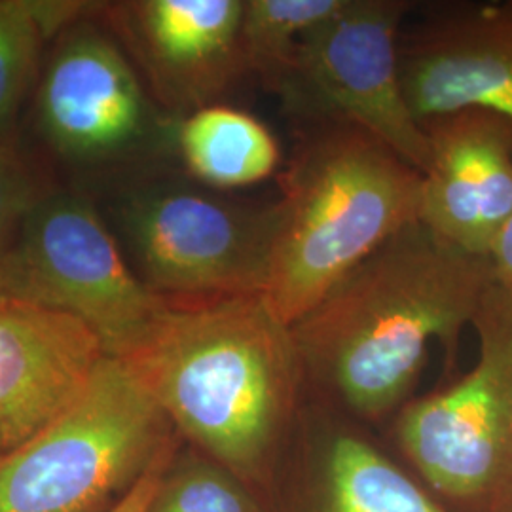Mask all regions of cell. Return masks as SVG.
<instances>
[{
  "label": "cell",
  "mask_w": 512,
  "mask_h": 512,
  "mask_svg": "<svg viewBox=\"0 0 512 512\" xmlns=\"http://www.w3.org/2000/svg\"><path fill=\"white\" fill-rule=\"evenodd\" d=\"M492 283L486 256L406 226L291 327L304 380L363 420L384 418L408 399L433 340L456 351Z\"/></svg>",
  "instance_id": "obj_1"
},
{
  "label": "cell",
  "mask_w": 512,
  "mask_h": 512,
  "mask_svg": "<svg viewBox=\"0 0 512 512\" xmlns=\"http://www.w3.org/2000/svg\"><path fill=\"white\" fill-rule=\"evenodd\" d=\"M122 361L171 425L239 478L274 454L304 384L291 327L262 294L165 298Z\"/></svg>",
  "instance_id": "obj_2"
},
{
  "label": "cell",
  "mask_w": 512,
  "mask_h": 512,
  "mask_svg": "<svg viewBox=\"0 0 512 512\" xmlns=\"http://www.w3.org/2000/svg\"><path fill=\"white\" fill-rule=\"evenodd\" d=\"M281 186L262 298L287 327L387 239L420 222L423 175L382 139L349 124L321 122L311 131Z\"/></svg>",
  "instance_id": "obj_3"
},
{
  "label": "cell",
  "mask_w": 512,
  "mask_h": 512,
  "mask_svg": "<svg viewBox=\"0 0 512 512\" xmlns=\"http://www.w3.org/2000/svg\"><path fill=\"white\" fill-rule=\"evenodd\" d=\"M171 421L126 361L92 382L35 439L0 459V512H86L167 448Z\"/></svg>",
  "instance_id": "obj_4"
},
{
  "label": "cell",
  "mask_w": 512,
  "mask_h": 512,
  "mask_svg": "<svg viewBox=\"0 0 512 512\" xmlns=\"http://www.w3.org/2000/svg\"><path fill=\"white\" fill-rule=\"evenodd\" d=\"M475 366L406 404L397 439L437 494L463 512H512V294L495 283L473 321Z\"/></svg>",
  "instance_id": "obj_5"
},
{
  "label": "cell",
  "mask_w": 512,
  "mask_h": 512,
  "mask_svg": "<svg viewBox=\"0 0 512 512\" xmlns=\"http://www.w3.org/2000/svg\"><path fill=\"white\" fill-rule=\"evenodd\" d=\"M0 298L73 313L124 359L164 310L129 268L92 205L73 194L40 196L0 264Z\"/></svg>",
  "instance_id": "obj_6"
},
{
  "label": "cell",
  "mask_w": 512,
  "mask_h": 512,
  "mask_svg": "<svg viewBox=\"0 0 512 512\" xmlns=\"http://www.w3.org/2000/svg\"><path fill=\"white\" fill-rule=\"evenodd\" d=\"M408 10L401 0H346L298 40L274 92L294 112L365 129L423 173L429 139L401 80L399 27Z\"/></svg>",
  "instance_id": "obj_7"
},
{
  "label": "cell",
  "mask_w": 512,
  "mask_h": 512,
  "mask_svg": "<svg viewBox=\"0 0 512 512\" xmlns=\"http://www.w3.org/2000/svg\"><path fill=\"white\" fill-rule=\"evenodd\" d=\"M122 222L143 281L164 298L264 294L277 209L243 207L190 190H152Z\"/></svg>",
  "instance_id": "obj_8"
},
{
  "label": "cell",
  "mask_w": 512,
  "mask_h": 512,
  "mask_svg": "<svg viewBox=\"0 0 512 512\" xmlns=\"http://www.w3.org/2000/svg\"><path fill=\"white\" fill-rule=\"evenodd\" d=\"M105 357L101 338L73 313L0 298V459L54 423Z\"/></svg>",
  "instance_id": "obj_9"
},
{
  "label": "cell",
  "mask_w": 512,
  "mask_h": 512,
  "mask_svg": "<svg viewBox=\"0 0 512 512\" xmlns=\"http://www.w3.org/2000/svg\"><path fill=\"white\" fill-rule=\"evenodd\" d=\"M429 164L421 186L420 222L439 238L486 256L512 217V122L467 109L421 124Z\"/></svg>",
  "instance_id": "obj_10"
},
{
  "label": "cell",
  "mask_w": 512,
  "mask_h": 512,
  "mask_svg": "<svg viewBox=\"0 0 512 512\" xmlns=\"http://www.w3.org/2000/svg\"><path fill=\"white\" fill-rule=\"evenodd\" d=\"M401 80L416 120L480 109L512 122V0L458 4L401 40Z\"/></svg>",
  "instance_id": "obj_11"
},
{
  "label": "cell",
  "mask_w": 512,
  "mask_h": 512,
  "mask_svg": "<svg viewBox=\"0 0 512 512\" xmlns=\"http://www.w3.org/2000/svg\"><path fill=\"white\" fill-rule=\"evenodd\" d=\"M42 128L71 156H105L145 128V97L128 59L93 31L65 40L38 95Z\"/></svg>",
  "instance_id": "obj_12"
},
{
  "label": "cell",
  "mask_w": 512,
  "mask_h": 512,
  "mask_svg": "<svg viewBox=\"0 0 512 512\" xmlns=\"http://www.w3.org/2000/svg\"><path fill=\"white\" fill-rule=\"evenodd\" d=\"M245 0H145L133 4L137 37L167 101L207 107L245 71L241 18Z\"/></svg>",
  "instance_id": "obj_13"
},
{
  "label": "cell",
  "mask_w": 512,
  "mask_h": 512,
  "mask_svg": "<svg viewBox=\"0 0 512 512\" xmlns=\"http://www.w3.org/2000/svg\"><path fill=\"white\" fill-rule=\"evenodd\" d=\"M313 480L304 512H452L351 433L327 442Z\"/></svg>",
  "instance_id": "obj_14"
},
{
  "label": "cell",
  "mask_w": 512,
  "mask_h": 512,
  "mask_svg": "<svg viewBox=\"0 0 512 512\" xmlns=\"http://www.w3.org/2000/svg\"><path fill=\"white\" fill-rule=\"evenodd\" d=\"M179 147L188 169L219 188L260 183L281 160L270 129L255 116L222 105H207L184 118Z\"/></svg>",
  "instance_id": "obj_15"
},
{
  "label": "cell",
  "mask_w": 512,
  "mask_h": 512,
  "mask_svg": "<svg viewBox=\"0 0 512 512\" xmlns=\"http://www.w3.org/2000/svg\"><path fill=\"white\" fill-rule=\"evenodd\" d=\"M344 4L346 0H245L239 37L245 71L258 74L275 90L302 35Z\"/></svg>",
  "instance_id": "obj_16"
},
{
  "label": "cell",
  "mask_w": 512,
  "mask_h": 512,
  "mask_svg": "<svg viewBox=\"0 0 512 512\" xmlns=\"http://www.w3.org/2000/svg\"><path fill=\"white\" fill-rule=\"evenodd\" d=\"M148 512H258L239 476L219 463L190 458L162 486Z\"/></svg>",
  "instance_id": "obj_17"
},
{
  "label": "cell",
  "mask_w": 512,
  "mask_h": 512,
  "mask_svg": "<svg viewBox=\"0 0 512 512\" xmlns=\"http://www.w3.org/2000/svg\"><path fill=\"white\" fill-rule=\"evenodd\" d=\"M46 10V4L0 2V135L29 78L40 33L50 23Z\"/></svg>",
  "instance_id": "obj_18"
},
{
  "label": "cell",
  "mask_w": 512,
  "mask_h": 512,
  "mask_svg": "<svg viewBox=\"0 0 512 512\" xmlns=\"http://www.w3.org/2000/svg\"><path fill=\"white\" fill-rule=\"evenodd\" d=\"M40 194L29 167L16 148L0 135V264L8 255L19 226Z\"/></svg>",
  "instance_id": "obj_19"
},
{
  "label": "cell",
  "mask_w": 512,
  "mask_h": 512,
  "mask_svg": "<svg viewBox=\"0 0 512 512\" xmlns=\"http://www.w3.org/2000/svg\"><path fill=\"white\" fill-rule=\"evenodd\" d=\"M167 450L165 448L158 458L154 459L143 475L139 476L128 492L122 495V499L110 509L109 512H148L152 507V501L158 494L162 480H164V463H167Z\"/></svg>",
  "instance_id": "obj_20"
},
{
  "label": "cell",
  "mask_w": 512,
  "mask_h": 512,
  "mask_svg": "<svg viewBox=\"0 0 512 512\" xmlns=\"http://www.w3.org/2000/svg\"><path fill=\"white\" fill-rule=\"evenodd\" d=\"M488 260L495 285L512 294V217L495 236Z\"/></svg>",
  "instance_id": "obj_21"
}]
</instances>
